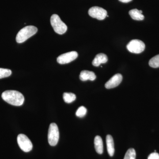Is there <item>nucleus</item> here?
Here are the masks:
<instances>
[{"mask_svg":"<svg viewBox=\"0 0 159 159\" xmlns=\"http://www.w3.org/2000/svg\"><path fill=\"white\" fill-rule=\"evenodd\" d=\"M2 97L4 101L16 106L23 105L25 101V97L23 94L17 91H5L2 94Z\"/></svg>","mask_w":159,"mask_h":159,"instance_id":"obj_1","label":"nucleus"},{"mask_svg":"<svg viewBox=\"0 0 159 159\" xmlns=\"http://www.w3.org/2000/svg\"><path fill=\"white\" fill-rule=\"evenodd\" d=\"M38 29L34 26H26L21 29L16 36V41L18 43H22L34 35L37 32Z\"/></svg>","mask_w":159,"mask_h":159,"instance_id":"obj_2","label":"nucleus"},{"mask_svg":"<svg viewBox=\"0 0 159 159\" xmlns=\"http://www.w3.org/2000/svg\"><path fill=\"white\" fill-rule=\"evenodd\" d=\"M51 23L54 31L57 34H64L67 30L66 25L61 20L57 14H53L51 16Z\"/></svg>","mask_w":159,"mask_h":159,"instance_id":"obj_3","label":"nucleus"},{"mask_svg":"<svg viewBox=\"0 0 159 159\" xmlns=\"http://www.w3.org/2000/svg\"><path fill=\"white\" fill-rule=\"evenodd\" d=\"M59 139V132L57 124L52 123L49 126L48 134V140L49 144L51 146H55Z\"/></svg>","mask_w":159,"mask_h":159,"instance_id":"obj_4","label":"nucleus"},{"mask_svg":"<svg viewBox=\"0 0 159 159\" xmlns=\"http://www.w3.org/2000/svg\"><path fill=\"white\" fill-rule=\"evenodd\" d=\"M127 50L131 53L140 54L145 50V43L139 39H134L131 41L126 46Z\"/></svg>","mask_w":159,"mask_h":159,"instance_id":"obj_5","label":"nucleus"},{"mask_svg":"<svg viewBox=\"0 0 159 159\" xmlns=\"http://www.w3.org/2000/svg\"><path fill=\"white\" fill-rule=\"evenodd\" d=\"M17 143L20 148L25 152H29L32 150L33 145L30 139L24 134H20L17 138Z\"/></svg>","mask_w":159,"mask_h":159,"instance_id":"obj_6","label":"nucleus"},{"mask_svg":"<svg viewBox=\"0 0 159 159\" xmlns=\"http://www.w3.org/2000/svg\"><path fill=\"white\" fill-rule=\"evenodd\" d=\"M89 14L91 17L99 20H103L107 16V11L105 9L98 6L92 7L89 10Z\"/></svg>","mask_w":159,"mask_h":159,"instance_id":"obj_7","label":"nucleus"},{"mask_svg":"<svg viewBox=\"0 0 159 159\" xmlns=\"http://www.w3.org/2000/svg\"><path fill=\"white\" fill-rule=\"evenodd\" d=\"M78 57L76 51H71L60 55L57 58V62L60 64H65L73 61Z\"/></svg>","mask_w":159,"mask_h":159,"instance_id":"obj_8","label":"nucleus"},{"mask_svg":"<svg viewBox=\"0 0 159 159\" xmlns=\"http://www.w3.org/2000/svg\"><path fill=\"white\" fill-rule=\"evenodd\" d=\"M122 80V76L121 74H115L105 84L106 88L110 89L116 87L121 83Z\"/></svg>","mask_w":159,"mask_h":159,"instance_id":"obj_9","label":"nucleus"},{"mask_svg":"<svg viewBox=\"0 0 159 159\" xmlns=\"http://www.w3.org/2000/svg\"><path fill=\"white\" fill-rule=\"evenodd\" d=\"M80 79L82 81L90 80L92 81L96 79V74L92 71L83 70L80 75Z\"/></svg>","mask_w":159,"mask_h":159,"instance_id":"obj_10","label":"nucleus"},{"mask_svg":"<svg viewBox=\"0 0 159 159\" xmlns=\"http://www.w3.org/2000/svg\"><path fill=\"white\" fill-rule=\"evenodd\" d=\"M108 61V58L107 56L105 54L103 53H100L98 54L95 57L93 60V66H99L101 64L105 63Z\"/></svg>","mask_w":159,"mask_h":159,"instance_id":"obj_11","label":"nucleus"},{"mask_svg":"<svg viewBox=\"0 0 159 159\" xmlns=\"http://www.w3.org/2000/svg\"><path fill=\"white\" fill-rule=\"evenodd\" d=\"M107 146V150L110 156H113L115 153V147H114V142L112 137L110 135H107L106 137Z\"/></svg>","mask_w":159,"mask_h":159,"instance_id":"obj_12","label":"nucleus"},{"mask_svg":"<svg viewBox=\"0 0 159 159\" xmlns=\"http://www.w3.org/2000/svg\"><path fill=\"white\" fill-rule=\"evenodd\" d=\"M94 145L96 151L98 154H102L103 153V142L102 138L99 136H97L94 139Z\"/></svg>","mask_w":159,"mask_h":159,"instance_id":"obj_13","label":"nucleus"},{"mask_svg":"<svg viewBox=\"0 0 159 159\" xmlns=\"http://www.w3.org/2000/svg\"><path fill=\"white\" fill-rule=\"evenodd\" d=\"M129 14L133 19L136 20H142L144 19V15L137 9H133L129 11Z\"/></svg>","mask_w":159,"mask_h":159,"instance_id":"obj_14","label":"nucleus"},{"mask_svg":"<svg viewBox=\"0 0 159 159\" xmlns=\"http://www.w3.org/2000/svg\"><path fill=\"white\" fill-rule=\"evenodd\" d=\"M63 98L65 102L70 103L74 102L76 99V96L73 93H65L63 94Z\"/></svg>","mask_w":159,"mask_h":159,"instance_id":"obj_15","label":"nucleus"},{"mask_svg":"<svg viewBox=\"0 0 159 159\" xmlns=\"http://www.w3.org/2000/svg\"><path fill=\"white\" fill-rule=\"evenodd\" d=\"M149 65L154 68L159 67V54L154 56L149 60Z\"/></svg>","mask_w":159,"mask_h":159,"instance_id":"obj_16","label":"nucleus"},{"mask_svg":"<svg viewBox=\"0 0 159 159\" xmlns=\"http://www.w3.org/2000/svg\"><path fill=\"white\" fill-rule=\"evenodd\" d=\"M136 157L135 150L134 148H130L126 152L124 159H136Z\"/></svg>","mask_w":159,"mask_h":159,"instance_id":"obj_17","label":"nucleus"},{"mask_svg":"<svg viewBox=\"0 0 159 159\" xmlns=\"http://www.w3.org/2000/svg\"><path fill=\"white\" fill-rule=\"evenodd\" d=\"M11 74V70L9 69L0 68V79L9 77Z\"/></svg>","mask_w":159,"mask_h":159,"instance_id":"obj_18","label":"nucleus"},{"mask_svg":"<svg viewBox=\"0 0 159 159\" xmlns=\"http://www.w3.org/2000/svg\"><path fill=\"white\" fill-rule=\"evenodd\" d=\"M87 109L84 107H80L76 111V116L78 117H80V118H82L85 116L87 113Z\"/></svg>","mask_w":159,"mask_h":159,"instance_id":"obj_19","label":"nucleus"},{"mask_svg":"<svg viewBox=\"0 0 159 159\" xmlns=\"http://www.w3.org/2000/svg\"><path fill=\"white\" fill-rule=\"evenodd\" d=\"M148 159H159V154L156 152L152 153L149 155Z\"/></svg>","mask_w":159,"mask_h":159,"instance_id":"obj_20","label":"nucleus"},{"mask_svg":"<svg viewBox=\"0 0 159 159\" xmlns=\"http://www.w3.org/2000/svg\"><path fill=\"white\" fill-rule=\"evenodd\" d=\"M120 2L123 3H128L129 2H131L132 0H119Z\"/></svg>","mask_w":159,"mask_h":159,"instance_id":"obj_21","label":"nucleus"},{"mask_svg":"<svg viewBox=\"0 0 159 159\" xmlns=\"http://www.w3.org/2000/svg\"><path fill=\"white\" fill-rule=\"evenodd\" d=\"M139 11H140V12H141V13H142V10H139Z\"/></svg>","mask_w":159,"mask_h":159,"instance_id":"obj_22","label":"nucleus"}]
</instances>
